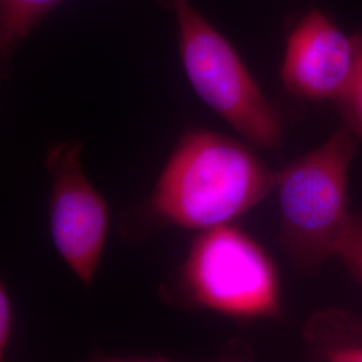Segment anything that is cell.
Instances as JSON below:
<instances>
[{"label": "cell", "mask_w": 362, "mask_h": 362, "mask_svg": "<svg viewBox=\"0 0 362 362\" xmlns=\"http://www.w3.org/2000/svg\"><path fill=\"white\" fill-rule=\"evenodd\" d=\"M82 143L67 140L50 145L46 168L52 176L50 233L55 250L83 285L90 286L100 267L109 231V207L88 180Z\"/></svg>", "instance_id": "5"}, {"label": "cell", "mask_w": 362, "mask_h": 362, "mask_svg": "<svg viewBox=\"0 0 362 362\" xmlns=\"http://www.w3.org/2000/svg\"><path fill=\"white\" fill-rule=\"evenodd\" d=\"M164 294L185 308L239 321L278 320L284 311L279 274L270 254L231 223L194 238Z\"/></svg>", "instance_id": "2"}, {"label": "cell", "mask_w": 362, "mask_h": 362, "mask_svg": "<svg viewBox=\"0 0 362 362\" xmlns=\"http://www.w3.org/2000/svg\"><path fill=\"white\" fill-rule=\"evenodd\" d=\"M64 0H0V55L7 62L39 22Z\"/></svg>", "instance_id": "8"}, {"label": "cell", "mask_w": 362, "mask_h": 362, "mask_svg": "<svg viewBox=\"0 0 362 362\" xmlns=\"http://www.w3.org/2000/svg\"><path fill=\"white\" fill-rule=\"evenodd\" d=\"M276 185L247 145L214 130H187L176 144L139 216L161 226L204 231L245 215Z\"/></svg>", "instance_id": "1"}, {"label": "cell", "mask_w": 362, "mask_h": 362, "mask_svg": "<svg viewBox=\"0 0 362 362\" xmlns=\"http://www.w3.org/2000/svg\"><path fill=\"white\" fill-rule=\"evenodd\" d=\"M175 13L181 65L196 95L247 143L276 151L282 145L279 112L240 55L192 0H163Z\"/></svg>", "instance_id": "4"}, {"label": "cell", "mask_w": 362, "mask_h": 362, "mask_svg": "<svg viewBox=\"0 0 362 362\" xmlns=\"http://www.w3.org/2000/svg\"><path fill=\"white\" fill-rule=\"evenodd\" d=\"M13 325H15V315H13V299L10 296L8 287L4 282H1L0 284V360L1 361L7 356L11 345Z\"/></svg>", "instance_id": "11"}, {"label": "cell", "mask_w": 362, "mask_h": 362, "mask_svg": "<svg viewBox=\"0 0 362 362\" xmlns=\"http://www.w3.org/2000/svg\"><path fill=\"white\" fill-rule=\"evenodd\" d=\"M334 257L362 284V214H351L339 238Z\"/></svg>", "instance_id": "10"}, {"label": "cell", "mask_w": 362, "mask_h": 362, "mask_svg": "<svg viewBox=\"0 0 362 362\" xmlns=\"http://www.w3.org/2000/svg\"><path fill=\"white\" fill-rule=\"evenodd\" d=\"M358 139L342 127L281 172L278 245L298 272H317L330 257L349 221L348 179Z\"/></svg>", "instance_id": "3"}, {"label": "cell", "mask_w": 362, "mask_h": 362, "mask_svg": "<svg viewBox=\"0 0 362 362\" xmlns=\"http://www.w3.org/2000/svg\"><path fill=\"white\" fill-rule=\"evenodd\" d=\"M303 341L311 360L362 362V318L341 309L317 311L303 326Z\"/></svg>", "instance_id": "7"}, {"label": "cell", "mask_w": 362, "mask_h": 362, "mask_svg": "<svg viewBox=\"0 0 362 362\" xmlns=\"http://www.w3.org/2000/svg\"><path fill=\"white\" fill-rule=\"evenodd\" d=\"M358 59L348 88L336 101L344 127L362 141V31L356 34Z\"/></svg>", "instance_id": "9"}, {"label": "cell", "mask_w": 362, "mask_h": 362, "mask_svg": "<svg viewBox=\"0 0 362 362\" xmlns=\"http://www.w3.org/2000/svg\"><path fill=\"white\" fill-rule=\"evenodd\" d=\"M357 59L356 35H346L321 10H311L287 37L281 79L298 98L336 103L349 85Z\"/></svg>", "instance_id": "6"}]
</instances>
